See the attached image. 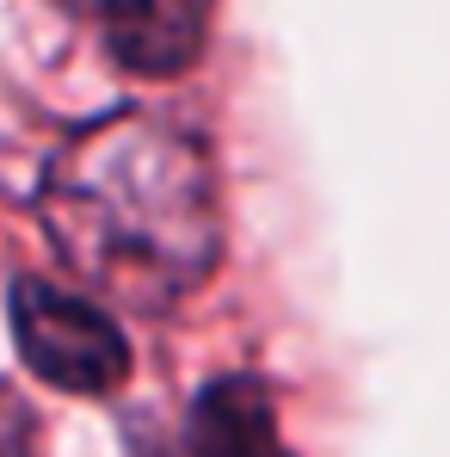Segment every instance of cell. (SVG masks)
<instances>
[{
    "mask_svg": "<svg viewBox=\"0 0 450 457\" xmlns=\"http://www.w3.org/2000/svg\"><path fill=\"white\" fill-rule=\"evenodd\" d=\"M37 217L62 266L124 309H173L223 253L210 154L149 112L75 130L44 167Z\"/></svg>",
    "mask_w": 450,
    "mask_h": 457,
    "instance_id": "6da1fadb",
    "label": "cell"
},
{
    "mask_svg": "<svg viewBox=\"0 0 450 457\" xmlns=\"http://www.w3.org/2000/svg\"><path fill=\"white\" fill-rule=\"evenodd\" d=\"M12 334H19L25 365L69 395H111L130 378L124 328L99 303H86L75 291H56L44 278L12 285Z\"/></svg>",
    "mask_w": 450,
    "mask_h": 457,
    "instance_id": "7a4b0ae2",
    "label": "cell"
},
{
    "mask_svg": "<svg viewBox=\"0 0 450 457\" xmlns=\"http://www.w3.org/2000/svg\"><path fill=\"white\" fill-rule=\"evenodd\" d=\"M105 50L130 75H185L210 37V0H99Z\"/></svg>",
    "mask_w": 450,
    "mask_h": 457,
    "instance_id": "3957f363",
    "label": "cell"
},
{
    "mask_svg": "<svg viewBox=\"0 0 450 457\" xmlns=\"http://www.w3.org/2000/svg\"><path fill=\"white\" fill-rule=\"evenodd\" d=\"M185 457H290L272 395L253 378H217L192 402V427L179 439Z\"/></svg>",
    "mask_w": 450,
    "mask_h": 457,
    "instance_id": "277c9868",
    "label": "cell"
},
{
    "mask_svg": "<svg viewBox=\"0 0 450 457\" xmlns=\"http://www.w3.org/2000/svg\"><path fill=\"white\" fill-rule=\"evenodd\" d=\"M37 445V427H31V408L0 383V457H31Z\"/></svg>",
    "mask_w": 450,
    "mask_h": 457,
    "instance_id": "5b68a950",
    "label": "cell"
}]
</instances>
